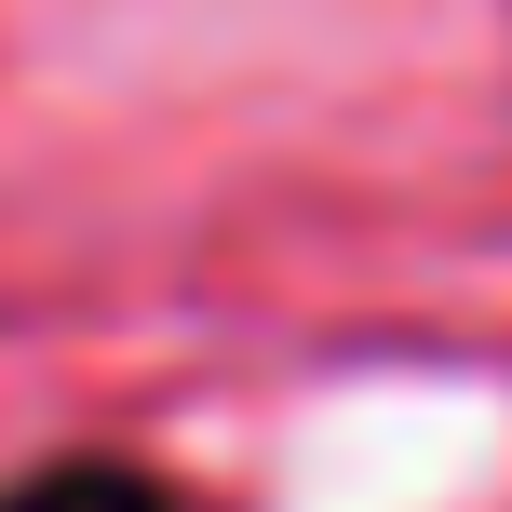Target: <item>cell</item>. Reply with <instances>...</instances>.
I'll list each match as a JSON object with an SVG mask.
<instances>
[{
	"mask_svg": "<svg viewBox=\"0 0 512 512\" xmlns=\"http://www.w3.org/2000/svg\"><path fill=\"white\" fill-rule=\"evenodd\" d=\"M0 512H176L149 486V472H108V459H68V472H41V486H14Z\"/></svg>",
	"mask_w": 512,
	"mask_h": 512,
	"instance_id": "obj_1",
	"label": "cell"
}]
</instances>
